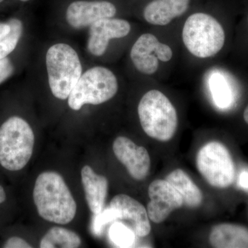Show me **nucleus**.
<instances>
[{
	"mask_svg": "<svg viewBox=\"0 0 248 248\" xmlns=\"http://www.w3.org/2000/svg\"><path fill=\"white\" fill-rule=\"evenodd\" d=\"M32 195L39 215L47 221L68 224L76 217V201L58 172L41 173L36 179Z\"/></svg>",
	"mask_w": 248,
	"mask_h": 248,
	"instance_id": "1",
	"label": "nucleus"
},
{
	"mask_svg": "<svg viewBox=\"0 0 248 248\" xmlns=\"http://www.w3.org/2000/svg\"><path fill=\"white\" fill-rule=\"evenodd\" d=\"M35 135L27 121L14 116L0 126V165L16 172L27 166L31 159Z\"/></svg>",
	"mask_w": 248,
	"mask_h": 248,
	"instance_id": "2",
	"label": "nucleus"
},
{
	"mask_svg": "<svg viewBox=\"0 0 248 248\" xmlns=\"http://www.w3.org/2000/svg\"><path fill=\"white\" fill-rule=\"evenodd\" d=\"M138 115L143 131L158 141H169L177 131V110L169 98L157 90H151L142 97Z\"/></svg>",
	"mask_w": 248,
	"mask_h": 248,
	"instance_id": "3",
	"label": "nucleus"
},
{
	"mask_svg": "<svg viewBox=\"0 0 248 248\" xmlns=\"http://www.w3.org/2000/svg\"><path fill=\"white\" fill-rule=\"evenodd\" d=\"M186 48L196 58L206 59L221 51L226 35L221 24L210 15L197 13L186 19L182 31Z\"/></svg>",
	"mask_w": 248,
	"mask_h": 248,
	"instance_id": "4",
	"label": "nucleus"
},
{
	"mask_svg": "<svg viewBox=\"0 0 248 248\" xmlns=\"http://www.w3.org/2000/svg\"><path fill=\"white\" fill-rule=\"evenodd\" d=\"M49 86L55 97L65 100L82 75V66L75 49L66 44L49 48L46 56Z\"/></svg>",
	"mask_w": 248,
	"mask_h": 248,
	"instance_id": "5",
	"label": "nucleus"
},
{
	"mask_svg": "<svg viewBox=\"0 0 248 248\" xmlns=\"http://www.w3.org/2000/svg\"><path fill=\"white\" fill-rule=\"evenodd\" d=\"M118 82L113 73L106 67L96 66L81 75L68 97V106L79 110L85 104L99 105L117 94Z\"/></svg>",
	"mask_w": 248,
	"mask_h": 248,
	"instance_id": "6",
	"label": "nucleus"
},
{
	"mask_svg": "<svg viewBox=\"0 0 248 248\" xmlns=\"http://www.w3.org/2000/svg\"><path fill=\"white\" fill-rule=\"evenodd\" d=\"M197 166L213 187L226 188L234 182V161L228 148L220 142H209L201 148L197 155Z\"/></svg>",
	"mask_w": 248,
	"mask_h": 248,
	"instance_id": "7",
	"label": "nucleus"
},
{
	"mask_svg": "<svg viewBox=\"0 0 248 248\" xmlns=\"http://www.w3.org/2000/svg\"><path fill=\"white\" fill-rule=\"evenodd\" d=\"M150 202L147 205L149 219L155 223H161L174 210L184 205V201L179 192L169 182L157 179L148 187Z\"/></svg>",
	"mask_w": 248,
	"mask_h": 248,
	"instance_id": "8",
	"label": "nucleus"
},
{
	"mask_svg": "<svg viewBox=\"0 0 248 248\" xmlns=\"http://www.w3.org/2000/svg\"><path fill=\"white\" fill-rule=\"evenodd\" d=\"M117 13L115 5L105 0H78L73 1L66 9V19L76 29L91 27L103 19L112 18Z\"/></svg>",
	"mask_w": 248,
	"mask_h": 248,
	"instance_id": "9",
	"label": "nucleus"
},
{
	"mask_svg": "<svg viewBox=\"0 0 248 248\" xmlns=\"http://www.w3.org/2000/svg\"><path fill=\"white\" fill-rule=\"evenodd\" d=\"M114 154L125 166L130 175L135 180H143L151 168V158L144 147L139 146L130 139L118 137L114 141Z\"/></svg>",
	"mask_w": 248,
	"mask_h": 248,
	"instance_id": "10",
	"label": "nucleus"
},
{
	"mask_svg": "<svg viewBox=\"0 0 248 248\" xmlns=\"http://www.w3.org/2000/svg\"><path fill=\"white\" fill-rule=\"evenodd\" d=\"M130 30V23L124 19H101L90 27L88 50L94 56H102L107 51L110 40L126 37Z\"/></svg>",
	"mask_w": 248,
	"mask_h": 248,
	"instance_id": "11",
	"label": "nucleus"
},
{
	"mask_svg": "<svg viewBox=\"0 0 248 248\" xmlns=\"http://www.w3.org/2000/svg\"><path fill=\"white\" fill-rule=\"evenodd\" d=\"M110 207L120 213L119 221H125L139 237H145L150 234L151 226L145 207L138 201L126 195H117L112 199ZM124 223V222H123Z\"/></svg>",
	"mask_w": 248,
	"mask_h": 248,
	"instance_id": "12",
	"label": "nucleus"
},
{
	"mask_svg": "<svg viewBox=\"0 0 248 248\" xmlns=\"http://www.w3.org/2000/svg\"><path fill=\"white\" fill-rule=\"evenodd\" d=\"M159 41L156 36L145 33L140 36L130 50V59L139 72L152 76L159 68V60L156 55Z\"/></svg>",
	"mask_w": 248,
	"mask_h": 248,
	"instance_id": "13",
	"label": "nucleus"
},
{
	"mask_svg": "<svg viewBox=\"0 0 248 248\" xmlns=\"http://www.w3.org/2000/svg\"><path fill=\"white\" fill-rule=\"evenodd\" d=\"M81 176L85 197L90 210L93 215L101 213L105 208L108 181L107 177L97 174L89 166L82 168Z\"/></svg>",
	"mask_w": 248,
	"mask_h": 248,
	"instance_id": "14",
	"label": "nucleus"
},
{
	"mask_svg": "<svg viewBox=\"0 0 248 248\" xmlns=\"http://www.w3.org/2000/svg\"><path fill=\"white\" fill-rule=\"evenodd\" d=\"M190 0H153L144 11L145 20L152 25H168L173 19L185 14Z\"/></svg>",
	"mask_w": 248,
	"mask_h": 248,
	"instance_id": "15",
	"label": "nucleus"
},
{
	"mask_svg": "<svg viewBox=\"0 0 248 248\" xmlns=\"http://www.w3.org/2000/svg\"><path fill=\"white\" fill-rule=\"evenodd\" d=\"M210 242L217 248H248V229L231 223L217 225L210 232Z\"/></svg>",
	"mask_w": 248,
	"mask_h": 248,
	"instance_id": "16",
	"label": "nucleus"
},
{
	"mask_svg": "<svg viewBox=\"0 0 248 248\" xmlns=\"http://www.w3.org/2000/svg\"><path fill=\"white\" fill-rule=\"evenodd\" d=\"M182 196L184 204L189 208H197L203 201V194L184 171L176 169L166 178Z\"/></svg>",
	"mask_w": 248,
	"mask_h": 248,
	"instance_id": "17",
	"label": "nucleus"
},
{
	"mask_svg": "<svg viewBox=\"0 0 248 248\" xmlns=\"http://www.w3.org/2000/svg\"><path fill=\"white\" fill-rule=\"evenodd\" d=\"M81 238L75 232L60 227H53L42 238L41 248H79Z\"/></svg>",
	"mask_w": 248,
	"mask_h": 248,
	"instance_id": "18",
	"label": "nucleus"
},
{
	"mask_svg": "<svg viewBox=\"0 0 248 248\" xmlns=\"http://www.w3.org/2000/svg\"><path fill=\"white\" fill-rule=\"evenodd\" d=\"M10 32L0 40V60L7 58L14 51L22 35V22L18 19H11L9 21Z\"/></svg>",
	"mask_w": 248,
	"mask_h": 248,
	"instance_id": "19",
	"label": "nucleus"
},
{
	"mask_svg": "<svg viewBox=\"0 0 248 248\" xmlns=\"http://www.w3.org/2000/svg\"><path fill=\"white\" fill-rule=\"evenodd\" d=\"M111 241L119 248L133 247L136 241L135 232L123 222L115 221L109 230Z\"/></svg>",
	"mask_w": 248,
	"mask_h": 248,
	"instance_id": "20",
	"label": "nucleus"
},
{
	"mask_svg": "<svg viewBox=\"0 0 248 248\" xmlns=\"http://www.w3.org/2000/svg\"><path fill=\"white\" fill-rule=\"evenodd\" d=\"M120 217L118 210L110 205L107 208H104L101 213L94 215L91 224L93 234L98 236L102 235L106 227L110 223L119 221Z\"/></svg>",
	"mask_w": 248,
	"mask_h": 248,
	"instance_id": "21",
	"label": "nucleus"
},
{
	"mask_svg": "<svg viewBox=\"0 0 248 248\" xmlns=\"http://www.w3.org/2000/svg\"><path fill=\"white\" fill-rule=\"evenodd\" d=\"M212 93H213L214 100L218 107H228L232 102L231 92L228 89V86L222 83L221 81H218L216 84L212 86Z\"/></svg>",
	"mask_w": 248,
	"mask_h": 248,
	"instance_id": "22",
	"label": "nucleus"
},
{
	"mask_svg": "<svg viewBox=\"0 0 248 248\" xmlns=\"http://www.w3.org/2000/svg\"><path fill=\"white\" fill-rule=\"evenodd\" d=\"M14 67L9 58H5L0 60V84L6 81L12 76Z\"/></svg>",
	"mask_w": 248,
	"mask_h": 248,
	"instance_id": "23",
	"label": "nucleus"
},
{
	"mask_svg": "<svg viewBox=\"0 0 248 248\" xmlns=\"http://www.w3.org/2000/svg\"><path fill=\"white\" fill-rule=\"evenodd\" d=\"M156 55L160 61L169 62L172 58V50L169 45L159 42L156 46Z\"/></svg>",
	"mask_w": 248,
	"mask_h": 248,
	"instance_id": "24",
	"label": "nucleus"
},
{
	"mask_svg": "<svg viewBox=\"0 0 248 248\" xmlns=\"http://www.w3.org/2000/svg\"><path fill=\"white\" fill-rule=\"evenodd\" d=\"M3 248H31V244H29L27 241L19 237V236H12L9 239L6 240L4 243Z\"/></svg>",
	"mask_w": 248,
	"mask_h": 248,
	"instance_id": "25",
	"label": "nucleus"
},
{
	"mask_svg": "<svg viewBox=\"0 0 248 248\" xmlns=\"http://www.w3.org/2000/svg\"><path fill=\"white\" fill-rule=\"evenodd\" d=\"M238 184L241 188L248 190V172L244 171L240 174Z\"/></svg>",
	"mask_w": 248,
	"mask_h": 248,
	"instance_id": "26",
	"label": "nucleus"
},
{
	"mask_svg": "<svg viewBox=\"0 0 248 248\" xmlns=\"http://www.w3.org/2000/svg\"><path fill=\"white\" fill-rule=\"evenodd\" d=\"M10 25L9 23H0V40L9 34L10 32Z\"/></svg>",
	"mask_w": 248,
	"mask_h": 248,
	"instance_id": "27",
	"label": "nucleus"
},
{
	"mask_svg": "<svg viewBox=\"0 0 248 248\" xmlns=\"http://www.w3.org/2000/svg\"><path fill=\"white\" fill-rule=\"evenodd\" d=\"M6 200V194L4 187L0 185V204L4 203Z\"/></svg>",
	"mask_w": 248,
	"mask_h": 248,
	"instance_id": "28",
	"label": "nucleus"
},
{
	"mask_svg": "<svg viewBox=\"0 0 248 248\" xmlns=\"http://www.w3.org/2000/svg\"><path fill=\"white\" fill-rule=\"evenodd\" d=\"M244 119L245 122L248 124V106L246 107V108L245 109L244 112Z\"/></svg>",
	"mask_w": 248,
	"mask_h": 248,
	"instance_id": "29",
	"label": "nucleus"
},
{
	"mask_svg": "<svg viewBox=\"0 0 248 248\" xmlns=\"http://www.w3.org/2000/svg\"><path fill=\"white\" fill-rule=\"evenodd\" d=\"M19 1H23V2H26V1H30V0H19Z\"/></svg>",
	"mask_w": 248,
	"mask_h": 248,
	"instance_id": "30",
	"label": "nucleus"
},
{
	"mask_svg": "<svg viewBox=\"0 0 248 248\" xmlns=\"http://www.w3.org/2000/svg\"><path fill=\"white\" fill-rule=\"evenodd\" d=\"M4 0H0V3L2 2V1H4Z\"/></svg>",
	"mask_w": 248,
	"mask_h": 248,
	"instance_id": "31",
	"label": "nucleus"
}]
</instances>
